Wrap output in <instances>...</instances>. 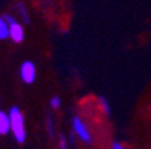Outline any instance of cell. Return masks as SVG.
Instances as JSON below:
<instances>
[{"label": "cell", "mask_w": 151, "mask_h": 149, "mask_svg": "<svg viewBox=\"0 0 151 149\" xmlns=\"http://www.w3.org/2000/svg\"><path fill=\"white\" fill-rule=\"evenodd\" d=\"M9 121H11V133L18 143H24L27 140L26 119L18 106H12L9 109Z\"/></svg>", "instance_id": "obj_1"}, {"label": "cell", "mask_w": 151, "mask_h": 149, "mask_svg": "<svg viewBox=\"0 0 151 149\" xmlns=\"http://www.w3.org/2000/svg\"><path fill=\"white\" fill-rule=\"evenodd\" d=\"M58 148L60 149H69V145H68V140H66V136H60L58 139Z\"/></svg>", "instance_id": "obj_11"}, {"label": "cell", "mask_w": 151, "mask_h": 149, "mask_svg": "<svg viewBox=\"0 0 151 149\" xmlns=\"http://www.w3.org/2000/svg\"><path fill=\"white\" fill-rule=\"evenodd\" d=\"M111 149H127L123 143H120V142H117V140H114L112 143H111Z\"/></svg>", "instance_id": "obj_12"}, {"label": "cell", "mask_w": 151, "mask_h": 149, "mask_svg": "<svg viewBox=\"0 0 151 149\" xmlns=\"http://www.w3.org/2000/svg\"><path fill=\"white\" fill-rule=\"evenodd\" d=\"M97 104H99V109L102 111L103 115H106V116L111 115V106H109V103L106 101L105 97H99L97 98Z\"/></svg>", "instance_id": "obj_7"}, {"label": "cell", "mask_w": 151, "mask_h": 149, "mask_svg": "<svg viewBox=\"0 0 151 149\" xmlns=\"http://www.w3.org/2000/svg\"><path fill=\"white\" fill-rule=\"evenodd\" d=\"M47 131L51 137H54V133H55V128H54V119L51 116H47Z\"/></svg>", "instance_id": "obj_10"}, {"label": "cell", "mask_w": 151, "mask_h": 149, "mask_svg": "<svg viewBox=\"0 0 151 149\" xmlns=\"http://www.w3.org/2000/svg\"><path fill=\"white\" fill-rule=\"evenodd\" d=\"M19 78L27 85H30L36 81V66H35L33 61L27 60L19 66Z\"/></svg>", "instance_id": "obj_4"}, {"label": "cell", "mask_w": 151, "mask_h": 149, "mask_svg": "<svg viewBox=\"0 0 151 149\" xmlns=\"http://www.w3.org/2000/svg\"><path fill=\"white\" fill-rule=\"evenodd\" d=\"M0 100H2V97H0Z\"/></svg>", "instance_id": "obj_13"}, {"label": "cell", "mask_w": 151, "mask_h": 149, "mask_svg": "<svg viewBox=\"0 0 151 149\" xmlns=\"http://www.w3.org/2000/svg\"><path fill=\"white\" fill-rule=\"evenodd\" d=\"M50 106H51V109H54V111L60 109L61 108V98L58 96H52L51 100H50Z\"/></svg>", "instance_id": "obj_9"}, {"label": "cell", "mask_w": 151, "mask_h": 149, "mask_svg": "<svg viewBox=\"0 0 151 149\" xmlns=\"http://www.w3.org/2000/svg\"><path fill=\"white\" fill-rule=\"evenodd\" d=\"M9 39V26L3 16H0V40Z\"/></svg>", "instance_id": "obj_6"}, {"label": "cell", "mask_w": 151, "mask_h": 149, "mask_svg": "<svg viewBox=\"0 0 151 149\" xmlns=\"http://www.w3.org/2000/svg\"><path fill=\"white\" fill-rule=\"evenodd\" d=\"M11 133V121L9 113L5 111H0V136H6Z\"/></svg>", "instance_id": "obj_5"}, {"label": "cell", "mask_w": 151, "mask_h": 149, "mask_svg": "<svg viewBox=\"0 0 151 149\" xmlns=\"http://www.w3.org/2000/svg\"><path fill=\"white\" fill-rule=\"evenodd\" d=\"M17 9H18V15L21 16V19H23V23H26V24L30 23V16H29V12H27L24 3H18Z\"/></svg>", "instance_id": "obj_8"}, {"label": "cell", "mask_w": 151, "mask_h": 149, "mask_svg": "<svg viewBox=\"0 0 151 149\" xmlns=\"http://www.w3.org/2000/svg\"><path fill=\"white\" fill-rule=\"evenodd\" d=\"M3 18L9 26V39L14 43H21V42L24 40V36H26L23 24H21L19 21H17L12 15H3Z\"/></svg>", "instance_id": "obj_3"}, {"label": "cell", "mask_w": 151, "mask_h": 149, "mask_svg": "<svg viewBox=\"0 0 151 149\" xmlns=\"http://www.w3.org/2000/svg\"><path fill=\"white\" fill-rule=\"evenodd\" d=\"M72 131L75 134V137H78L81 142L87 143V145H91L93 143V136H91V131L88 128V125L82 121L81 116H73L72 118Z\"/></svg>", "instance_id": "obj_2"}]
</instances>
